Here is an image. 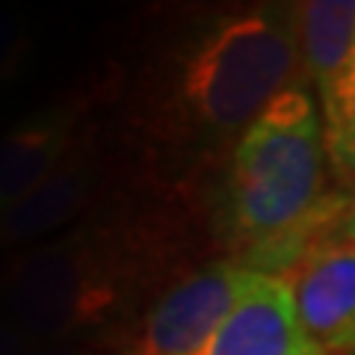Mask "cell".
<instances>
[{
  "instance_id": "obj_16",
  "label": "cell",
  "mask_w": 355,
  "mask_h": 355,
  "mask_svg": "<svg viewBox=\"0 0 355 355\" xmlns=\"http://www.w3.org/2000/svg\"><path fill=\"white\" fill-rule=\"evenodd\" d=\"M119 355H139V349L133 347V349H125V352H119Z\"/></svg>"
},
{
  "instance_id": "obj_2",
  "label": "cell",
  "mask_w": 355,
  "mask_h": 355,
  "mask_svg": "<svg viewBox=\"0 0 355 355\" xmlns=\"http://www.w3.org/2000/svg\"><path fill=\"white\" fill-rule=\"evenodd\" d=\"M302 62L296 6H254L216 21L190 51L181 95L210 133H246L293 89Z\"/></svg>"
},
{
  "instance_id": "obj_4",
  "label": "cell",
  "mask_w": 355,
  "mask_h": 355,
  "mask_svg": "<svg viewBox=\"0 0 355 355\" xmlns=\"http://www.w3.org/2000/svg\"><path fill=\"white\" fill-rule=\"evenodd\" d=\"M252 272L243 261H214L181 279L148 311L139 355H202Z\"/></svg>"
},
{
  "instance_id": "obj_14",
  "label": "cell",
  "mask_w": 355,
  "mask_h": 355,
  "mask_svg": "<svg viewBox=\"0 0 355 355\" xmlns=\"http://www.w3.org/2000/svg\"><path fill=\"white\" fill-rule=\"evenodd\" d=\"M338 234H340V237H347L349 243H355V202H352V207L347 210V216L340 219V225H338Z\"/></svg>"
},
{
  "instance_id": "obj_5",
  "label": "cell",
  "mask_w": 355,
  "mask_h": 355,
  "mask_svg": "<svg viewBox=\"0 0 355 355\" xmlns=\"http://www.w3.org/2000/svg\"><path fill=\"white\" fill-rule=\"evenodd\" d=\"M299 323L329 355L347 352L355 329V243L329 231L314 240L284 275Z\"/></svg>"
},
{
  "instance_id": "obj_1",
  "label": "cell",
  "mask_w": 355,
  "mask_h": 355,
  "mask_svg": "<svg viewBox=\"0 0 355 355\" xmlns=\"http://www.w3.org/2000/svg\"><path fill=\"white\" fill-rule=\"evenodd\" d=\"M326 125L305 86L287 89L243 133L231 163L228 207L234 237L254 272L284 275L347 210L326 198Z\"/></svg>"
},
{
  "instance_id": "obj_10",
  "label": "cell",
  "mask_w": 355,
  "mask_h": 355,
  "mask_svg": "<svg viewBox=\"0 0 355 355\" xmlns=\"http://www.w3.org/2000/svg\"><path fill=\"white\" fill-rule=\"evenodd\" d=\"M323 110V125H326V146L329 160L343 184L355 190V62L340 83L329 104Z\"/></svg>"
},
{
  "instance_id": "obj_11",
  "label": "cell",
  "mask_w": 355,
  "mask_h": 355,
  "mask_svg": "<svg viewBox=\"0 0 355 355\" xmlns=\"http://www.w3.org/2000/svg\"><path fill=\"white\" fill-rule=\"evenodd\" d=\"M33 51L30 21L12 6H0V83L12 80L24 69Z\"/></svg>"
},
{
  "instance_id": "obj_12",
  "label": "cell",
  "mask_w": 355,
  "mask_h": 355,
  "mask_svg": "<svg viewBox=\"0 0 355 355\" xmlns=\"http://www.w3.org/2000/svg\"><path fill=\"white\" fill-rule=\"evenodd\" d=\"M0 355H36V343L9 314H0Z\"/></svg>"
},
{
  "instance_id": "obj_9",
  "label": "cell",
  "mask_w": 355,
  "mask_h": 355,
  "mask_svg": "<svg viewBox=\"0 0 355 355\" xmlns=\"http://www.w3.org/2000/svg\"><path fill=\"white\" fill-rule=\"evenodd\" d=\"M299 53L308 77L329 104L355 62V0H311L296 6Z\"/></svg>"
},
{
  "instance_id": "obj_15",
  "label": "cell",
  "mask_w": 355,
  "mask_h": 355,
  "mask_svg": "<svg viewBox=\"0 0 355 355\" xmlns=\"http://www.w3.org/2000/svg\"><path fill=\"white\" fill-rule=\"evenodd\" d=\"M355 349V329H352V335H349V340H347V352H352Z\"/></svg>"
},
{
  "instance_id": "obj_3",
  "label": "cell",
  "mask_w": 355,
  "mask_h": 355,
  "mask_svg": "<svg viewBox=\"0 0 355 355\" xmlns=\"http://www.w3.org/2000/svg\"><path fill=\"white\" fill-rule=\"evenodd\" d=\"M6 314L36 343L101 326L121 299V263L104 228L74 231L15 254L3 279Z\"/></svg>"
},
{
  "instance_id": "obj_13",
  "label": "cell",
  "mask_w": 355,
  "mask_h": 355,
  "mask_svg": "<svg viewBox=\"0 0 355 355\" xmlns=\"http://www.w3.org/2000/svg\"><path fill=\"white\" fill-rule=\"evenodd\" d=\"M36 355H98L95 347H89L83 340H57V343H44V347H36Z\"/></svg>"
},
{
  "instance_id": "obj_7",
  "label": "cell",
  "mask_w": 355,
  "mask_h": 355,
  "mask_svg": "<svg viewBox=\"0 0 355 355\" xmlns=\"http://www.w3.org/2000/svg\"><path fill=\"white\" fill-rule=\"evenodd\" d=\"M80 137L77 104H57L18 121L0 139V216L57 172Z\"/></svg>"
},
{
  "instance_id": "obj_6",
  "label": "cell",
  "mask_w": 355,
  "mask_h": 355,
  "mask_svg": "<svg viewBox=\"0 0 355 355\" xmlns=\"http://www.w3.org/2000/svg\"><path fill=\"white\" fill-rule=\"evenodd\" d=\"M202 355H329L299 323L284 275L252 272L234 311Z\"/></svg>"
},
{
  "instance_id": "obj_8",
  "label": "cell",
  "mask_w": 355,
  "mask_h": 355,
  "mask_svg": "<svg viewBox=\"0 0 355 355\" xmlns=\"http://www.w3.org/2000/svg\"><path fill=\"white\" fill-rule=\"evenodd\" d=\"M98 184V163L92 146L80 137L74 151L57 172L24 196L15 207L0 216V246H24V243L48 237L89 205Z\"/></svg>"
}]
</instances>
